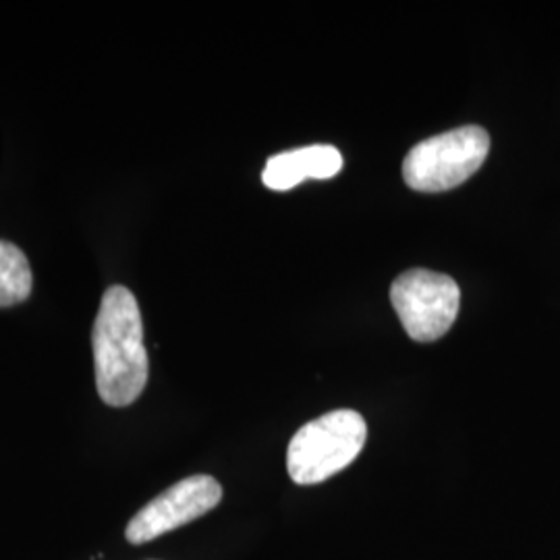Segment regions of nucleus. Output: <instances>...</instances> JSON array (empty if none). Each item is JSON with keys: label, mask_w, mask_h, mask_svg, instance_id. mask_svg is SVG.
I'll list each match as a JSON object with an SVG mask.
<instances>
[{"label": "nucleus", "mask_w": 560, "mask_h": 560, "mask_svg": "<svg viewBox=\"0 0 560 560\" xmlns=\"http://www.w3.org/2000/svg\"><path fill=\"white\" fill-rule=\"evenodd\" d=\"M96 386L110 407H127L148 384L150 360L143 345V320L136 295L127 287H110L94 322Z\"/></svg>", "instance_id": "f257e3e1"}, {"label": "nucleus", "mask_w": 560, "mask_h": 560, "mask_svg": "<svg viewBox=\"0 0 560 560\" xmlns=\"http://www.w3.org/2000/svg\"><path fill=\"white\" fill-rule=\"evenodd\" d=\"M365 441L368 423L358 411H330L293 436L287 451L289 476L300 486L328 480L358 459Z\"/></svg>", "instance_id": "f03ea898"}, {"label": "nucleus", "mask_w": 560, "mask_h": 560, "mask_svg": "<svg viewBox=\"0 0 560 560\" xmlns=\"http://www.w3.org/2000/svg\"><path fill=\"white\" fill-rule=\"evenodd\" d=\"M490 152V136L467 125L420 141L402 161V179L416 191H446L478 173Z\"/></svg>", "instance_id": "7ed1b4c3"}, {"label": "nucleus", "mask_w": 560, "mask_h": 560, "mask_svg": "<svg viewBox=\"0 0 560 560\" xmlns=\"http://www.w3.org/2000/svg\"><path fill=\"white\" fill-rule=\"evenodd\" d=\"M390 301L407 335L418 342L439 340L457 320L459 284L425 268L402 272L390 287Z\"/></svg>", "instance_id": "20e7f679"}, {"label": "nucleus", "mask_w": 560, "mask_h": 560, "mask_svg": "<svg viewBox=\"0 0 560 560\" xmlns=\"http://www.w3.org/2000/svg\"><path fill=\"white\" fill-rule=\"evenodd\" d=\"M222 488L210 476H191L177 481L161 497L148 502L140 513L127 525V540L131 544H145L156 540L164 534L179 529L191 521L200 520L206 513L219 506Z\"/></svg>", "instance_id": "39448f33"}, {"label": "nucleus", "mask_w": 560, "mask_h": 560, "mask_svg": "<svg viewBox=\"0 0 560 560\" xmlns=\"http://www.w3.org/2000/svg\"><path fill=\"white\" fill-rule=\"evenodd\" d=\"M342 168L335 145H307L275 154L266 162L261 180L272 191H289L307 179H330Z\"/></svg>", "instance_id": "423d86ee"}, {"label": "nucleus", "mask_w": 560, "mask_h": 560, "mask_svg": "<svg viewBox=\"0 0 560 560\" xmlns=\"http://www.w3.org/2000/svg\"><path fill=\"white\" fill-rule=\"evenodd\" d=\"M34 275L18 245L0 241V307H11L32 295Z\"/></svg>", "instance_id": "0eeeda50"}]
</instances>
